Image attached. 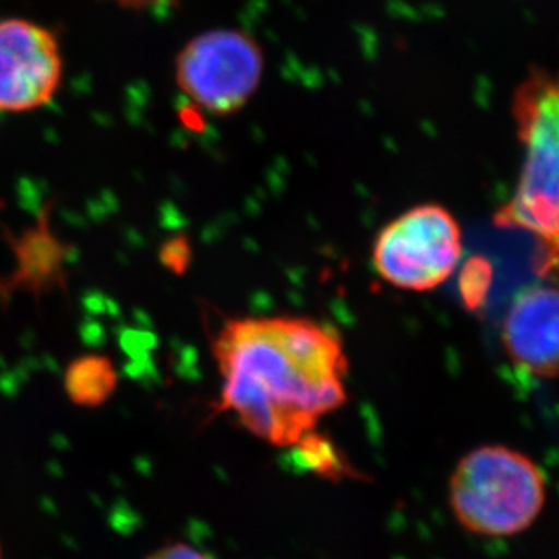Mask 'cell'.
<instances>
[{
  "instance_id": "1",
  "label": "cell",
  "mask_w": 559,
  "mask_h": 559,
  "mask_svg": "<svg viewBox=\"0 0 559 559\" xmlns=\"http://www.w3.org/2000/svg\"><path fill=\"white\" fill-rule=\"evenodd\" d=\"M212 354L222 374L217 409L275 448L299 445L346 402L343 341L313 319H228Z\"/></svg>"
},
{
  "instance_id": "2",
  "label": "cell",
  "mask_w": 559,
  "mask_h": 559,
  "mask_svg": "<svg viewBox=\"0 0 559 559\" xmlns=\"http://www.w3.org/2000/svg\"><path fill=\"white\" fill-rule=\"evenodd\" d=\"M558 84L542 69L518 85L512 112L523 143L522 173L512 200L495 214L498 227L527 230L544 243L545 272L555 270L558 253Z\"/></svg>"
},
{
  "instance_id": "3",
  "label": "cell",
  "mask_w": 559,
  "mask_h": 559,
  "mask_svg": "<svg viewBox=\"0 0 559 559\" xmlns=\"http://www.w3.org/2000/svg\"><path fill=\"white\" fill-rule=\"evenodd\" d=\"M547 484L527 454L481 445L465 454L449 480L456 522L478 536L507 538L527 531L544 511Z\"/></svg>"
},
{
  "instance_id": "4",
  "label": "cell",
  "mask_w": 559,
  "mask_h": 559,
  "mask_svg": "<svg viewBox=\"0 0 559 559\" xmlns=\"http://www.w3.org/2000/svg\"><path fill=\"white\" fill-rule=\"evenodd\" d=\"M462 258V228L442 205H417L388 223L373 245V266L388 285L429 292L454 274Z\"/></svg>"
},
{
  "instance_id": "5",
  "label": "cell",
  "mask_w": 559,
  "mask_h": 559,
  "mask_svg": "<svg viewBox=\"0 0 559 559\" xmlns=\"http://www.w3.org/2000/svg\"><path fill=\"white\" fill-rule=\"evenodd\" d=\"M263 49L249 33L211 29L192 38L176 59V82L201 111L227 117L243 109L261 85Z\"/></svg>"
},
{
  "instance_id": "6",
  "label": "cell",
  "mask_w": 559,
  "mask_h": 559,
  "mask_svg": "<svg viewBox=\"0 0 559 559\" xmlns=\"http://www.w3.org/2000/svg\"><path fill=\"white\" fill-rule=\"evenodd\" d=\"M59 40L27 19L0 21V111L27 112L48 106L62 82Z\"/></svg>"
},
{
  "instance_id": "7",
  "label": "cell",
  "mask_w": 559,
  "mask_h": 559,
  "mask_svg": "<svg viewBox=\"0 0 559 559\" xmlns=\"http://www.w3.org/2000/svg\"><path fill=\"white\" fill-rule=\"evenodd\" d=\"M509 359L539 379L558 373L559 297L550 285L528 286L514 299L501 326Z\"/></svg>"
},
{
  "instance_id": "8",
  "label": "cell",
  "mask_w": 559,
  "mask_h": 559,
  "mask_svg": "<svg viewBox=\"0 0 559 559\" xmlns=\"http://www.w3.org/2000/svg\"><path fill=\"white\" fill-rule=\"evenodd\" d=\"M120 377L111 357L84 354L69 362L63 373V391L69 402L84 409H96L111 401Z\"/></svg>"
},
{
  "instance_id": "9",
  "label": "cell",
  "mask_w": 559,
  "mask_h": 559,
  "mask_svg": "<svg viewBox=\"0 0 559 559\" xmlns=\"http://www.w3.org/2000/svg\"><path fill=\"white\" fill-rule=\"evenodd\" d=\"M145 559H211L205 552L194 549L189 544H170L165 545L162 549L154 550L153 555H148Z\"/></svg>"
},
{
  "instance_id": "10",
  "label": "cell",
  "mask_w": 559,
  "mask_h": 559,
  "mask_svg": "<svg viewBox=\"0 0 559 559\" xmlns=\"http://www.w3.org/2000/svg\"><path fill=\"white\" fill-rule=\"evenodd\" d=\"M122 8H131V10H143V8H154V5L173 4L176 0H109Z\"/></svg>"
},
{
  "instance_id": "11",
  "label": "cell",
  "mask_w": 559,
  "mask_h": 559,
  "mask_svg": "<svg viewBox=\"0 0 559 559\" xmlns=\"http://www.w3.org/2000/svg\"><path fill=\"white\" fill-rule=\"evenodd\" d=\"M0 559H2V549H0Z\"/></svg>"
}]
</instances>
